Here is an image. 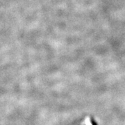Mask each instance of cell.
I'll list each match as a JSON object with an SVG mask.
<instances>
[{
	"mask_svg": "<svg viewBox=\"0 0 125 125\" xmlns=\"http://www.w3.org/2000/svg\"><path fill=\"white\" fill-rule=\"evenodd\" d=\"M86 125H96L95 122H94V121L93 120H86Z\"/></svg>",
	"mask_w": 125,
	"mask_h": 125,
	"instance_id": "cell-1",
	"label": "cell"
}]
</instances>
